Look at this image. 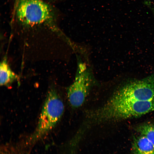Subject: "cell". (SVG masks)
<instances>
[{"label": "cell", "mask_w": 154, "mask_h": 154, "mask_svg": "<svg viewBox=\"0 0 154 154\" xmlns=\"http://www.w3.org/2000/svg\"><path fill=\"white\" fill-rule=\"evenodd\" d=\"M14 15L24 26L33 27L53 22V11L42 0H15Z\"/></svg>", "instance_id": "cell-2"}, {"label": "cell", "mask_w": 154, "mask_h": 154, "mask_svg": "<svg viewBox=\"0 0 154 154\" xmlns=\"http://www.w3.org/2000/svg\"><path fill=\"white\" fill-rule=\"evenodd\" d=\"M153 111L154 100L118 101L110 98L88 116L91 123H100L136 117Z\"/></svg>", "instance_id": "cell-1"}, {"label": "cell", "mask_w": 154, "mask_h": 154, "mask_svg": "<svg viewBox=\"0 0 154 154\" xmlns=\"http://www.w3.org/2000/svg\"><path fill=\"white\" fill-rule=\"evenodd\" d=\"M91 86L90 80L87 76H80L76 78L67 92L68 100L72 107L78 108L82 106L89 93Z\"/></svg>", "instance_id": "cell-5"}, {"label": "cell", "mask_w": 154, "mask_h": 154, "mask_svg": "<svg viewBox=\"0 0 154 154\" xmlns=\"http://www.w3.org/2000/svg\"><path fill=\"white\" fill-rule=\"evenodd\" d=\"M132 154H154V145L144 136L135 137L132 144Z\"/></svg>", "instance_id": "cell-6"}, {"label": "cell", "mask_w": 154, "mask_h": 154, "mask_svg": "<svg viewBox=\"0 0 154 154\" xmlns=\"http://www.w3.org/2000/svg\"><path fill=\"white\" fill-rule=\"evenodd\" d=\"M19 77L11 68L6 58H4L0 64V84L7 86L17 80Z\"/></svg>", "instance_id": "cell-7"}, {"label": "cell", "mask_w": 154, "mask_h": 154, "mask_svg": "<svg viewBox=\"0 0 154 154\" xmlns=\"http://www.w3.org/2000/svg\"><path fill=\"white\" fill-rule=\"evenodd\" d=\"M110 98L118 101L154 100V73L142 79L127 82Z\"/></svg>", "instance_id": "cell-4"}, {"label": "cell", "mask_w": 154, "mask_h": 154, "mask_svg": "<svg viewBox=\"0 0 154 154\" xmlns=\"http://www.w3.org/2000/svg\"><path fill=\"white\" fill-rule=\"evenodd\" d=\"M63 102L53 89L47 94L37 128L31 137L33 142L39 139L52 129L61 118L64 112Z\"/></svg>", "instance_id": "cell-3"}, {"label": "cell", "mask_w": 154, "mask_h": 154, "mask_svg": "<svg viewBox=\"0 0 154 154\" xmlns=\"http://www.w3.org/2000/svg\"><path fill=\"white\" fill-rule=\"evenodd\" d=\"M137 131L140 135L145 136L154 145V124L146 123L137 128Z\"/></svg>", "instance_id": "cell-8"}]
</instances>
